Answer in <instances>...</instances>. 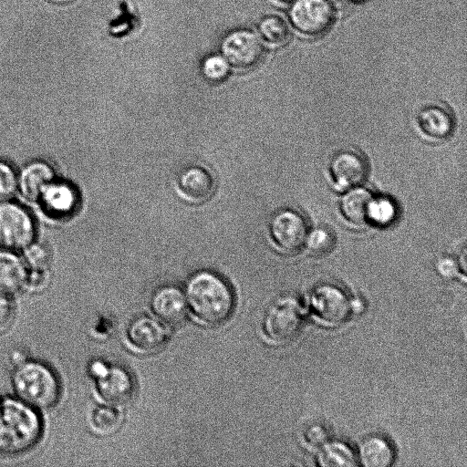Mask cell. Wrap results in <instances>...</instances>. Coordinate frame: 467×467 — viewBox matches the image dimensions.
I'll list each match as a JSON object with an SVG mask.
<instances>
[{"instance_id": "f546056e", "label": "cell", "mask_w": 467, "mask_h": 467, "mask_svg": "<svg viewBox=\"0 0 467 467\" xmlns=\"http://www.w3.org/2000/svg\"><path fill=\"white\" fill-rule=\"evenodd\" d=\"M305 440L310 446H323L327 442V433L322 426L313 425L306 430Z\"/></svg>"}, {"instance_id": "836d02e7", "label": "cell", "mask_w": 467, "mask_h": 467, "mask_svg": "<svg viewBox=\"0 0 467 467\" xmlns=\"http://www.w3.org/2000/svg\"><path fill=\"white\" fill-rule=\"evenodd\" d=\"M283 4H291L294 0H277Z\"/></svg>"}, {"instance_id": "cb8c5ba5", "label": "cell", "mask_w": 467, "mask_h": 467, "mask_svg": "<svg viewBox=\"0 0 467 467\" xmlns=\"http://www.w3.org/2000/svg\"><path fill=\"white\" fill-rule=\"evenodd\" d=\"M397 213L396 205L390 199L374 196L368 223L377 226H388L393 223Z\"/></svg>"}, {"instance_id": "e0dca14e", "label": "cell", "mask_w": 467, "mask_h": 467, "mask_svg": "<svg viewBox=\"0 0 467 467\" xmlns=\"http://www.w3.org/2000/svg\"><path fill=\"white\" fill-rule=\"evenodd\" d=\"M374 196L362 188H351L341 199L340 209L350 223L364 225L369 223Z\"/></svg>"}, {"instance_id": "ac0fdd59", "label": "cell", "mask_w": 467, "mask_h": 467, "mask_svg": "<svg viewBox=\"0 0 467 467\" xmlns=\"http://www.w3.org/2000/svg\"><path fill=\"white\" fill-rule=\"evenodd\" d=\"M54 180V171L49 165L41 161L33 162L21 173L20 189L26 199L38 201Z\"/></svg>"}, {"instance_id": "d6986e66", "label": "cell", "mask_w": 467, "mask_h": 467, "mask_svg": "<svg viewBox=\"0 0 467 467\" xmlns=\"http://www.w3.org/2000/svg\"><path fill=\"white\" fill-rule=\"evenodd\" d=\"M27 270L15 254L0 252V294L12 295L26 285Z\"/></svg>"}, {"instance_id": "ba28073f", "label": "cell", "mask_w": 467, "mask_h": 467, "mask_svg": "<svg viewBox=\"0 0 467 467\" xmlns=\"http://www.w3.org/2000/svg\"><path fill=\"white\" fill-rule=\"evenodd\" d=\"M303 322L302 310L292 299L276 302L267 311L264 328L270 340L285 344L298 335Z\"/></svg>"}, {"instance_id": "d4e9b609", "label": "cell", "mask_w": 467, "mask_h": 467, "mask_svg": "<svg viewBox=\"0 0 467 467\" xmlns=\"http://www.w3.org/2000/svg\"><path fill=\"white\" fill-rule=\"evenodd\" d=\"M334 234L326 227H318L307 234L306 243L308 251L314 255H324L335 245Z\"/></svg>"}, {"instance_id": "5b68a950", "label": "cell", "mask_w": 467, "mask_h": 467, "mask_svg": "<svg viewBox=\"0 0 467 467\" xmlns=\"http://www.w3.org/2000/svg\"><path fill=\"white\" fill-rule=\"evenodd\" d=\"M34 236V222L23 207L15 203L0 204V247L20 250L27 247Z\"/></svg>"}, {"instance_id": "277c9868", "label": "cell", "mask_w": 467, "mask_h": 467, "mask_svg": "<svg viewBox=\"0 0 467 467\" xmlns=\"http://www.w3.org/2000/svg\"><path fill=\"white\" fill-rule=\"evenodd\" d=\"M336 8L331 0H294L288 10L289 22L299 34L318 37L332 26Z\"/></svg>"}, {"instance_id": "d6a6232c", "label": "cell", "mask_w": 467, "mask_h": 467, "mask_svg": "<svg viewBox=\"0 0 467 467\" xmlns=\"http://www.w3.org/2000/svg\"><path fill=\"white\" fill-rule=\"evenodd\" d=\"M350 306L351 310L356 313H360L364 308L363 303L359 299L350 301Z\"/></svg>"}, {"instance_id": "603a6c76", "label": "cell", "mask_w": 467, "mask_h": 467, "mask_svg": "<svg viewBox=\"0 0 467 467\" xmlns=\"http://www.w3.org/2000/svg\"><path fill=\"white\" fill-rule=\"evenodd\" d=\"M121 422V414L115 408L99 406L91 414V425L93 429L102 434L115 431Z\"/></svg>"}, {"instance_id": "4fadbf2b", "label": "cell", "mask_w": 467, "mask_h": 467, "mask_svg": "<svg viewBox=\"0 0 467 467\" xmlns=\"http://www.w3.org/2000/svg\"><path fill=\"white\" fill-rule=\"evenodd\" d=\"M127 335L130 345L135 349L146 353L159 350L167 338L165 328L149 317L134 319L129 326Z\"/></svg>"}, {"instance_id": "7402d4cb", "label": "cell", "mask_w": 467, "mask_h": 467, "mask_svg": "<svg viewBox=\"0 0 467 467\" xmlns=\"http://www.w3.org/2000/svg\"><path fill=\"white\" fill-rule=\"evenodd\" d=\"M318 462L323 467H349L356 465V458L346 444L330 442L323 445L318 455Z\"/></svg>"}, {"instance_id": "9a60e30c", "label": "cell", "mask_w": 467, "mask_h": 467, "mask_svg": "<svg viewBox=\"0 0 467 467\" xmlns=\"http://www.w3.org/2000/svg\"><path fill=\"white\" fill-rule=\"evenodd\" d=\"M38 201L43 209L52 217H63L71 213L77 206V193L68 184L55 182L43 192Z\"/></svg>"}, {"instance_id": "9c48e42d", "label": "cell", "mask_w": 467, "mask_h": 467, "mask_svg": "<svg viewBox=\"0 0 467 467\" xmlns=\"http://www.w3.org/2000/svg\"><path fill=\"white\" fill-rule=\"evenodd\" d=\"M310 305L317 319L328 327L343 324L351 311L346 294L330 285L317 286L311 295Z\"/></svg>"}, {"instance_id": "7a4b0ae2", "label": "cell", "mask_w": 467, "mask_h": 467, "mask_svg": "<svg viewBox=\"0 0 467 467\" xmlns=\"http://www.w3.org/2000/svg\"><path fill=\"white\" fill-rule=\"evenodd\" d=\"M42 422L36 410L20 400L0 402V452L29 450L40 439Z\"/></svg>"}, {"instance_id": "4dcf8cb0", "label": "cell", "mask_w": 467, "mask_h": 467, "mask_svg": "<svg viewBox=\"0 0 467 467\" xmlns=\"http://www.w3.org/2000/svg\"><path fill=\"white\" fill-rule=\"evenodd\" d=\"M47 282L46 270H33L27 271L26 281L25 287L31 291L38 292L42 290Z\"/></svg>"}, {"instance_id": "44dd1931", "label": "cell", "mask_w": 467, "mask_h": 467, "mask_svg": "<svg viewBox=\"0 0 467 467\" xmlns=\"http://www.w3.org/2000/svg\"><path fill=\"white\" fill-rule=\"evenodd\" d=\"M261 37L273 47L285 46L291 37V32L285 21L275 15L263 17L258 25Z\"/></svg>"}, {"instance_id": "1f68e13d", "label": "cell", "mask_w": 467, "mask_h": 467, "mask_svg": "<svg viewBox=\"0 0 467 467\" xmlns=\"http://www.w3.org/2000/svg\"><path fill=\"white\" fill-rule=\"evenodd\" d=\"M437 270L439 274L445 278H452L459 272L456 261L450 257L440 259L437 263Z\"/></svg>"}, {"instance_id": "8992f818", "label": "cell", "mask_w": 467, "mask_h": 467, "mask_svg": "<svg viewBox=\"0 0 467 467\" xmlns=\"http://www.w3.org/2000/svg\"><path fill=\"white\" fill-rule=\"evenodd\" d=\"M222 56L230 67L247 70L260 63L264 47L256 34L248 29H237L229 33L221 44Z\"/></svg>"}, {"instance_id": "f1b7e54d", "label": "cell", "mask_w": 467, "mask_h": 467, "mask_svg": "<svg viewBox=\"0 0 467 467\" xmlns=\"http://www.w3.org/2000/svg\"><path fill=\"white\" fill-rule=\"evenodd\" d=\"M16 316V306L11 298L0 294V333L5 331L13 323Z\"/></svg>"}, {"instance_id": "83f0119b", "label": "cell", "mask_w": 467, "mask_h": 467, "mask_svg": "<svg viewBox=\"0 0 467 467\" xmlns=\"http://www.w3.org/2000/svg\"><path fill=\"white\" fill-rule=\"evenodd\" d=\"M26 262L30 269L47 270L49 265V254L42 245L29 244L26 251Z\"/></svg>"}, {"instance_id": "8fae6325", "label": "cell", "mask_w": 467, "mask_h": 467, "mask_svg": "<svg viewBox=\"0 0 467 467\" xmlns=\"http://www.w3.org/2000/svg\"><path fill=\"white\" fill-rule=\"evenodd\" d=\"M329 171L338 190L351 189L366 179L368 164L358 151L345 149L332 157Z\"/></svg>"}, {"instance_id": "ffe728a7", "label": "cell", "mask_w": 467, "mask_h": 467, "mask_svg": "<svg viewBox=\"0 0 467 467\" xmlns=\"http://www.w3.org/2000/svg\"><path fill=\"white\" fill-rule=\"evenodd\" d=\"M359 459L366 467H388L393 462L394 452L386 440L373 436L361 443Z\"/></svg>"}, {"instance_id": "6da1fadb", "label": "cell", "mask_w": 467, "mask_h": 467, "mask_svg": "<svg viewBox=\"0 0 467 467\" xmlns=\"http://www.w3.org/2000/svg\"><path fill=\"white\" fill-rule=\"evenodd\" d=\"M186 301L191 310L205 325L226 321L234 309V298L228 284L211 272H199L186 285Z\"/></svg>"}, {"instance_id": "4316f807", "label": "cell", "mask_w": 467, "mask_h": 467, "mask_svg": "<svg viewBox=\"0 0 467 467\" xmlns=\"http://www.w3.org/2000/svg\"><path fill=\"white\" fill-rule=\"evenodd\" d=\"M17 186L16 175L6 163L0 161V202L11 198Z\"/></svg>"}, {"instance_id": "484cf974", "label": "cell", "mask_w": 467, "mask_h": 467, "mask_svg": "<svg viewBox=\"0 0 467 467\" xmlns=\"http://www.w3.org/2000/svg\"><path fill=\"white\" fill-rule=\"evenodd\" d=\"M230 70V65L222 55L207 57L202 65V71L205 78L211 81L224 79Z\"/></svg>"}, {"instance_id": "7c38bea8", "label": "cell", "mask_w": 467, "mask_h": 467, "mask_svg": "<svg viewBox=\"0 0 467 467\" xmlns=\"http://www.w3.org/2000/svg\"><path fill=\"white\" fill-rule=\"evenodd\" d=\"M151 309L161 321L175 326L185 319L187 301L177 287L162 286L157 289L151 297Z\"/></svg>"}, {"instance_id": "52a82bcc", "label": "cell", "mask_w": 467, "mask_h": 467, "mask_svg": "<svg viewBox=\"0 0 467 467\" xmlns=\"http://www.w3.org/2000/svg\"><path fill=\"white\" fill-rule=\"evenodd\" d=\"M91 371L97 379V390L103 400L112 406H123L132 400L135 385L126 369L119 366L95 363Z\"/></svg>"}, {"instance_id": "e575fe53", "label": "cell", "mask_w": 467, "mask_h": 467, "mask_svg": "<svg viewBox=\"0 0 467 467\" xmlns=\"http://www.w3.org/2000/svg\"><path fill=\"white\" fill-rule=\"evenodd\" d=\"M350 2H355V3H358V2H361L363 0H349Z\"/></svg>"}, {"instance_id": "2e32d148", "label": "cell", "mask_w": 467, "mask_h": 467, "mask_svg": "<svg viewBox=\"0 0 467 467\" xmlns=\"http://www.w3.org/2000/svg\"><path fill=\"white\" fill-rule=\"evenodd\" d=\"M178 190L190 202H202L211 194L213 187L210 174L202 168L191 167L178 177Z\"/></svg>"}, {"instance_id": "30bf717a", "label": "cell", "mask_w": 467, "mask_h": 467, "mask_svg": "<svg viewBox=\"0 0 467 467\" xmlns=\"http://www.w3.org/2000/svg\"><path fill=\"white\" fill-rule=\"evenodd\" d=\"M270 232L278 247L286 253L299 250L308 234L306 219L292 209L279 211L273 216Z\"/></svg>"}, {"instance_id": "3957f363", "label": "cell", "mask_w": 467, "mask_h": 467, "mask_svg": "<svg viewBox=\"0 0 467 467\" xmlns=\"http://www.w3.org/2000/svg\"><path fill=\"white\" fill-rule=\"evenodd\" d=\"M12 382L19 400L34 409L51 408L60 397V383L56 374L38 361L18 363Z\"/></svg>"}, {"instance_id": "5bb4252c", "label": "cell", "mask_w": 467, "mask_h": 467, "mask_svg": "<svg viewBox=\"0 0 467 467\" xmlns=\"http://www.w3.org/2000/svg\"><path fill=\"white\" fill-rule=\"evenodd\" d=\"M417 124L423 136L434 141L448 139L454 128L451 111L439 104L422 108L418 113Z\"/></svg>"}]
</instances>
